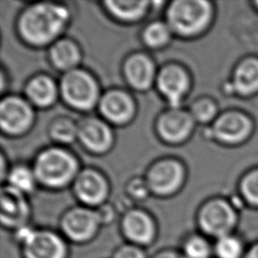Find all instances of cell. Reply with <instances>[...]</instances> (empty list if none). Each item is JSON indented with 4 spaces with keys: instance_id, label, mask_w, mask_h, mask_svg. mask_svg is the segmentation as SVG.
Masks as SVG:
<instances>
[{
    "instance_id": "obj_34",
    "label": "cell",
    "mask_w": 258,
    "mask_h": 258,
    "mask_svg": "<svg viewBox=\"0 0 258 258\" xmlns=\"http://www.w3.org/2000/svg\"><path fill=\"white\" fill-rule=\"evenodd\" d=\"M257 5H258V2H257Z\"/></svg>"
},
{
    "instance_id": "obj_17",
    "label": "cell",
    "mask_w": 258,
    "mask_h": 258,
    "mask_svg": "<svg viewBox=\"0 0 258 258\" xmlns=\"http://www.w3.org/2000/svg\"><path fill=\"white\" fill-rule=\"evenodd\" d=\"M100 110L102 114L114 123L128 121L134 112V104L125 92L113 90L107 92L101 99Z\"/></svg>"
},
{
    "instance_id": "obj_21",
    "label": "cell",
    "mask_w": 258,
    "mask_h": 258,
    "mask_svg": "<svg viewBox=\"0 0 258 258\" xmlns=\"http://www.w3.org/2000/svg\"><path fill=\"white\" fill-rule=\"evenodd\" d=\"M50 57L54 66L60 70H74L80 60V50L70 39L56 41L50 49Z\"/></svg>"
},
{
    "instance_id": "obj_6",
    "label": "cell",
    "mask_w": 258,
    "mask_h": 258,
    "mask_svg": "<svg viewBox=\"0 0 258 258\" xmlns=\"http://www.w3.org/2000/svg\"><path fill=\"white\" fill-rule=\"evenodd\" d=\"M102 226L97 211L89 208H73L60 219V232L68 242L87 244L98 234Z\"/></svg>"
},
{
    "instance_id": "obj_32",
    "label": "cell",
    "mask_w": 258,
    "mask_h": 258,
    "mask_svg": "<svg viewBox=\"0 0 258 258\" xmlns=\"http://www.w3.org/2000/svg\"><path fill=\"white\" fill-rule=\"evenodd\" d=\"M97 213L99 215V218H100V221H101L102 225L109 224L114 219L113 211L110 208H108V207L100 209L99 211H97Z\"/></svg>"
},
{
    "instance_id": "obj_8",
    "label": "cell",
    "mask_w": 258,
    "mask_h": 258,
    "mask_svg": "<svg viewBox=\"0 0 258 258\" xmlns=\"http://www.w3.org/2000/svg\"><path fill=\"white\" fill-rule=\"evenodd\" d=\"M121 234L127 243L146 249L155 242L157 227L153 218L146 212L130 210L122 218Z\"/></svg>"
},
{
    "instance_id": "obj_24",
    "label": "cell",
    "mask_w": 258,
    "mask_h": 258,
    "mask_svg": "<svg viewBox=\"0 0 258 258\" xmlns=\"http://www.w3.org/2000/svg\"><path fill=\"white\" fill-rule=\"evenodd\" d=\"M107 8L115 16L124 20L139 18L145 11L146 1H107Z\"/></svg>"
},
{
    "instance_id": "obj_2",
    "label": "cell",
    "mask_w": 258,
    "mask_h": 258,
    "mask_svg": "<svg viewBox=\"0 0 258 258\" xmlns=\"http://www.w3.org/2000/svg\"><path fill=\"white\" fill-rule=\"evenodd\" d=\"M16 242L22 258H69V242L61 235L48 229L24 226L15 231Z\"/></svg>"
},
{
    "instance_id": "obj_28",
    "label": "cell",
    "mask_w": 258,
    "mask_h": 258,
    "mask_svg": "<svg viewBox=\"0 0 258 258\" xmlns=\"http://www.w3.org/2000/svg\"><path fill=\"white\" fill-rule=\"evenodd\" d=\"M241 190L248 203L258 207V169L249 172L243 178Z\"/></svg>"
},
{
    "instance_id": "obj_29",
    "label": "cell",
    "mask_w": 258,
    "mask_h": 258,
    "mask_svg": "<svg viewBox=\"0 0 258 258\" xmlns=\"http://www.w3.org/2000/svg\"><path fill=\"white\" fill-rule=\"evenodd\" d=\"M216 112L215 104L208 99H201L191 106V116L201 122L211 120L216 115Z\"/></svg>"
},
{
    "instance_id": "obj_19",
    "label": "cell",
    "mask_w": 258,
    "mask_h": 258,
    "mask_svg": "<svg viewBox=\"0 0 258 258\" xmlns=\"http://www.w3.org/2000/svg\"><path fill=\"white\" fill-rule=\"evenodd\" d=\"M233 86L242 95H249L258 91V59L247 58L236 68Z\"/></svg>"
},
{
    "instance_id": "obj_7",
    "label": "cell",
    "mask_w": 258,
    "mask_h": 258,
    "mask_svg": "<svg viewBox=\"0 0 258 258\" xmlns=\"http://www.w3.org/2000/svg\"><path fill=\"white\" fill-rule=\"evenodd\" d=\"M60 92L71 106L88 110L98 99V86L94 78L85 71L71 70L61 79Z\"/></svg>"
},
{
    "instance_id": "obj_14",
    "label": "cell",
    "mask_w": 258,
    "mask_h": 258,
    "mask_svg": "<svg viewBox=\"0 0 258 258\" xmlns=\"http://www.w3.org/2000/svg\"><path fill=\"white\" fill-rule=\"evenodd\" d=\"M75 190L83 203L96 206L106 199L108 186L105 178L98 171L86 169L78 175L75 181Z\"/></svg>"
},
{
    "instance_id": "obj_22",
    "label": "cell",
    "mask_w": 258,
    "mask_h": 258,
    "mask_svg": "<svg viewBox=\"0 0 258 258\" xmlns=\"http://www.w3.org/2000/svg\"><path fill=\"white\" fill-rule=\"evenodd\" d=\"M186 258H213L214 243L202 233L186 236L179 248Z\"/></svg>"
},
{
    "instance_id": "obj_12",
    "label": "cell",
    "mask_w": 258,
    "mask_h": 258,
    "mask_svg": "<svg viewBox=\"0 0 258 258\" xmlns=\"http://www.w3.org/2000/svg\"><path fill=\"white\" fill-rule=\"evenodd\" d=\"M250 119L240 112H227L213 125L214 135L222 142L234 144L244 140L251 132Z\"/></svg>"
},
{
    "instance_id": "obj_27",
    "label": "cell",
    "mask_w": 258,
    "mask_h": 258,
    "mask_svg": "<svg viewBox=\"0 0 258 258\" xmlns=\"http://www.w3.org/2000/svg\"><path fill=\"white\" fill-rule=\"evenodd\" d=\"M52 137L61 142H71L78 135V127L69 119H58L50 128Z\"/></svg>"
},
{
    "instance_id": "obj_23",
    "label": "cell",
    "mask_w": 258,
    "mask_h": 258,
    "mask_svg": "<svg viewBox=\"0 0 258 258\" xmlns=\"http://www.w3.org/2000/svg\"><path fill=\"white\" fill-rule=\"evenodd\" d=\"M243 241L236 235L223 236L214 242L215 258H243L246 252Z\"/></svg>"
},
{
    "instance_id": "obj_10",
    "label": "cell",
    "mask_w": 258,
    "mask_h": 258,
    "mask_svg": "<svg viewBox=\"0 0 258 258\" xmlns=\"http://www.w3.org/2000/svg\"><path fill=\"white\" fill-rule=\"evenodd\" d=\"M29 208L22 192L12 186H5L1 190L0 219L3 227L14 232L27 226Z\"/></svg>"
},
{
    "instance_id": "obj_33",
    "label": "cell",
    "mask_w": 258,
    "mask_h": 258,
    "mask_svg": "<svg viewBox=\"0 0 258 258\" xmlns=\"http://www.w3.org/2000/svg\"><path fill=\"white\" fill-rule=\"evenodd\" d=\"M243 258H258V241L253 243L246 249Z\"/></svg>"
},
{
    "instance_id": "obj_16",
    "label": "cell",
    "mask_w": 258,
    "mask_h": 258,
    "mask_svg": "<svg viewBox=\"0 0 258 258\" xmlns=\"http://www.w3.org/2000/svg\"><path fill=\"white\" fill-rule=\"evenodd\" d=\"M192 124L191 115L182 110L173 109L160 116L157 127L162 138L170 142H179L189 134Z\"/></svg>"
},
{
    "instance_id": "obj_30",
    "label": "cell",
    "mask_w": 258,
    "mask_h": 258,
    "mask_svg": "<svg viewBox=\"0 0 258 258\" xmlns=\"http://www.w3.org/2000/svg\"><path fill=\"white\" fill-rule=\"evenodd\" d=\"M111 258H150L146 249L131 243H123L112 253Z\"/></svg>"
},
{
    "instance_id": "obj_1",
    "label": "cell",
    "mask_w": 258,
    "mask_h": 258,
    "mask_svg": "<svg viewBox=\"0 0 258 258\" xmlns=\"http://www.w3.org/2000/svg\"><path fill=\"white\" fill-rule=\"evenodd\" d=\"M68 19L67 7L52 3H37L22 13L19 30L25 40L33 44H44L56 37Z\"/></svg>"
},
{
    "instance_id": "obj_31",
    "label": "cell",
    "mask_w": 258,
    "mask_h": 258,
    "mask_svg": "<svg viewBox=\"0 0 258 258\" xmlns=\"http://www.w3.org/2000/svg\"><path fill=\"white\" fill-rule=\"evenodd\" d=\"M150 258H186L180 249L162 248L156 251Z\"/></svg>"
},
{
    "instance_id": "obj_18",
    "label": "cell",
    "mask_w": 258,
    "mask_h": 258,
    "mask_svg": "<svg viewBox=\"0 0 258 258\" xmlns=\"http://www.w3.org/2000/svg\"><path fill=\"white\" fill-rule=\"evenodd\" d=\"M125 75L130 85L134 88L138 90L147 89L154 78L153 62L145 54H134L125 63Z\"/></svg>"
},
{
    "instance_id": "obj_20",
    "label": "cell",
    "mask_w": 258,
    "mask_h": 258,
    "mask_svg": "<svg viewBox=\"0 0 258 258\" xmlns=\"http://www.w3.org/2000/svg\"><path fill=\"white\" fill-rule=\"evenodd\" d=\"M26 93L30 101L35 105L48 106L55 99L56 87L50 78L38 76L28 83Z\"/></svg>"
},
{
    "instance_id": "obj_15",
    "label": "cell",
    "mask_w": 258,
    "mask_h": 258,
    "mask_svg": "<svg viewBox=\"0 0 258 258\" xmlns=\"http://www.w3.org/2000/svg\"><path fill=\"white\" fill-rule=\"evenodd\" d=\"M78 136L91 151L104 152L112 144L113 135L110 128L101 120L88 118L78 126Z\"/></svg>"
},
{
    "instance_id": "obj_11",
    "label": "cell",
    "mask_w": 258,
    "mask_h": 258,
    "mask_svg": "<svg viewBox=\"0 0 258 258\" xmlns=\"http://www.w3.org/2000/svg\"><path fill=\"white\" fill-rule=\"evenodd\" d=\"M33 114L30 106L21 98L7 97L0 104V124L4 131L18 134L26 130L32 122Z\"/></svg>"
},
{
    "instance_id": "obj_9",
    "label": "cell",
    "mask_w": 258,
    "mask_h": 258,
    "mask_svg": "<svg viewBox=\"0 0 258 258\" xmlns=\"http://www.w3.org/2000/svg\"><path fill=\"white\" fill-rule=\"evenodd\" d=\"M183 178V168L179 162L166 159L156 162L148 171V187L157 195L175 191Z\"/></svg>"
},
{
    "instance_id": "obj_26",
    "label": "cell",
    "mask_w": 258,
    "mask_h": 258,
    "mask_svg": "<svg viewBox=\"0 0 258 258\" xmlns=\"http://www.w3.org/2000/svg\"><path fill=\"white\" fill-rule=\"evenodd\" d=\"M10 186L20 192L32 190L34 186V175L31 170L25 166H17L9 174Z\"/></svg>"
},
{
    "instance_id": "obj_25",
    "label": "cell",
    "mask_w": 258,
    "mask_h": 258,
    "mask_svg": "<svg viewBox=\"0 0 258 258\" xmlns=\"http://www.w3.org/2000/svg\"><path fill=\"white\" fill-rule=\"evenodd\" d=\"M169 27L163 22L155 21L150 23L143 32L144 41L152 47L163 45L169 38Z\"/></svg>"
},
{
    "instance_id": "obj_13",
    "label": "cell",
    "mask_w": 258,
    "mask_h": 258,
    "mask_svg": "<svg viewBox=\"0 0 258 258\" xmlns=\"http://www.w3.org/2000/svg\"><path fill=\"white\" fill-rule=\"evenodd\" d=\"M157 87L171 106L176 107L187 91V75L179 66H166L160 71L157 77Z\"/></svg>"
},
{
    "instance_id": "obj_3",
    "label": "cell",
    "mask_w": 258,
    "mask_h": 258,
    "mask_svg": "<svg viewBox=\"0 0 258 258\" xmlns=\"http://www.w3.org/2000/svg\"><path fill=\"white\" fill-rule=\"evenodd\" d=\"M78 164L74 156L61 148L41 152L34 164V174L47 186H62L76 174Z\"/></svg>"
},
{
    "instance_id": "obj_4",
    "label": "cell",
    "mask_w": 258,
    "mask_h": 258,
    "mask_svg": "<svg viewBox=\"0 0 258 258\" xmlns=\"http://www.w3.org/2000/svg\"><path fill=\"white\" fill-rule=\"evenodd\" d=\"M212 7L204 0H177L167 10L169 26L182 35L201 32L210 22Z\"/></svg>"
},
{
    "instance_id": "obj_5",
    "label": "cell",
    "mask_w": 258,
    "mask_h": 258,
    "mask_svg": "<svg viewBox=\"0 0 258 258\" xmlns=\"http://www.w3.org/2000/svg\"><path fill=\"white\" fill-rule=\"evenodd\" d=\"M237 220L235 209L228 202L220 199L206 203L198 214V226L201 233L215 240L234 234Z\"/></svg>"
}]
</instances>
